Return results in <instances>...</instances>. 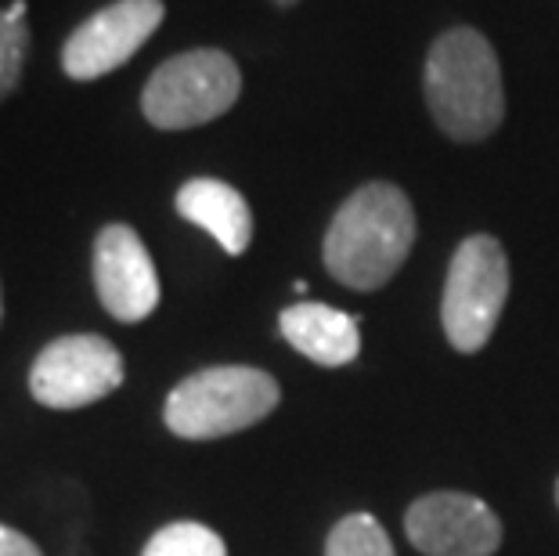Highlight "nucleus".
I'll use <instances>...</instances> for the list:
<instances>
[{
    "label": "nucleus",
    "mask_w": 559,
    "mask_h": 556,
    "mask_svg": "<svg viewBox=\"0 0 559 556\" xmlns=\"http://www.w3.org/2000/svg\"><path fill=\"white\" fill-rule=\"evenodd\" d=\"M415 246V210L397 185L372 181L336 210L325 232V268L347 289L386 286Z\"/></svg>",
    "instance_id": "1"
},
{
    "label": "nucleus",
    "mask_w": 559,
    "mask_h": 556,
    "mask_svg": "<svg viewBox=\"0 0 559 556\" xmlns=\"http://www.w3.org/2000/svg\"><path fill=\"white\" fill-rule=\"evenodd\" d=\"M426 105L433 123L455 141H484L502 127V66L480 29L440 33L426 55Z\"/></svg>",
    "instance_id": "2"
},
{
    "label": "nucleus",
    "mask_w": 559,
    "mask_h": 556,
    "mask_svg": "<svg viewBox=\"0 0 559 556\" xmlns=\"http://www.w3.org/2000/svg\"><path fill=\"white\" fill-rule=\"evenodd\" d=\"M275 376L253 365H213L181 380L163 405L170 434L185 441H213L257 427L278 409Z\"/></svg>",
    "instance_id": "3"
},
{
    "label": "nucleus",
    "mask_w": 559,
    "mask_h": 556,
    "mask_svg": "<svg viewBox=\"0 0 559 556\" xmlns=\"http://www.w3.org/2000/svg\"><path fill=\"white\" fill-rule=\"evenodd\" d=\"M242 73L235 58L213 47L174 55L152 73L141 94V113L159 130H188L217 120L239 102Z\"/></svg>",
    "instance_id": "4"
},
{
    "label": "nucleus",
    "mask_w": 559,
    "mask_h": 556,
    "mask_svg": "<svg viewBox=\"0 0 559 556\" xmlns=\"http://www.w3.org/2000/svg\"><path fill=\"white\" fill-rule=\"evenodd\" d=\"M509 300V257L495 235H469L451 257L440 322L459 354H477L491 340Z\"/></svg>",
    "instance_id": "5"
},
{
    "label": "nucleus",
    "mask_w": 559,
    "mask_h": 556,
    "mask_svg": "<svg viewBox=\"0 0 559 556\" xmlns=\"http://www.w3.org/2000/svg\"><path fill=\"white\" fill-rule=\"evenodd\" d=\"M127 376L116 343L94 333L58 336L37 354L29 369V394L47 409L73 412L120 390Z\"/></svg>",
    "instance_id": "6"
},
{
    "label": "nucleus",
    "mask_w": 559,
    "mask_h": 556,
    "mask_svg": "<svg viewBox=\"0 0 559 556\" xmlns=\"http://www.w3.org/2000/svg\"><path fill=\"white\" fill-rule=\"evenodd\" d=\"M404 535L423 556H491L502 546V520L477 495L430 492L408 506Z\"/></svg>",
    "instance_id": "7"
},
{
    "label": "nucleus",
    "mask_w": 559,
    "mask_h": 556,
    "mask_svg": "<svg viewBox=\"0 0 559 556\" xmlns=\"http://www.w3.org/2000/svg\"><path fill=\"white\" fill-rule=\"evenodd\" d=\"M163 22V0H116V4L102 8L66 40L62 47V69L66 76L98 80L112 69L130 62L141 44L159 29Z\"/></svg>",
    "instance_id": "8"
},
{
    "label": "nucleus",
    "mask_w": 559,
    "mask_h": 556,
    "mask_svg": "<svg viewBox=\"0 0 559 556\" xmlns=\"http://www.w3.org/2000/svg\"><path fill=\"white\" fill-rule=\"evenodd\" d=\"M94 286L116 322H145L159 307L156 264L130 224H105L94 239Z\"/></svg>",
    "instance_id": "9"
},
{
    "label": "nucleus",
    "mask_w": 559,
    "mask_h": 556,
    "mask_svg": "<svg viewBox=\"0 0 559 556\" xmlns=\"http://www.w3.org/2000/svg\"><path fill=\"white\" fill-rule=\"evenodd\" d=\"M278 329L304 358L329 365V369L350 365L361 354V322L340 307L293 304L278 315Z\"/></svg>",
    "instance_id": "10"
},
{
    "label": "nucleus",
    "mask_w": 559,
    "mask_h": 556,
    "mask_svg": "<svg viewBox=\"0 0 559 556\" xmlns=\"http://www.w3.org/2000/svg\"><path fill=\"white\" fill-rule=\"evenodd\" d=\"M177 214L185 221L199 224L202 232H210L221 242L224 253L242 257L253 239V214L239 188L217 177H195L177 192Z\"/></svg>",
    "instance_id": "11"
},
{
    "label": "nucleus",
    "mask_w": 559,
    "mask_h": 556,
    "mask_svg": "<svg viewBox=\"0 0 559 556\" xmlns=\"http://www.w3.org/2000/svg\"><path fill=\"white\" fill-rule=\"evenodd\" d=\"M141 556H228V546L213 528L195 520H174L148 539Z\"/></svg>",
    "instance_id": "12"
},
{
    "label": "nucleus",
    "mask_w": 559,
    "mask_h": 556,
    "mask_svg": "<svg viewBox=\"0 0 559 556\" xmlns=\"http://www.w3.org/2000/svg\"><path fill=\"white\" fill-rule=\"evenodd\" d=\"M325 556H394V542L372 513H350L332 528Z\"/></svg>",
    "instance_id": "13"
},
{
    "label": "nucleus",
    "mask_w": 559,
    "mask_h": 556,
    "mask_svg": "<svg viewBox=\"0 0 559 556\" xmlns=\"http://www.w3.org/2000/svg\"><path fill=\"white\" fill-rule=\"evenodd\" d=\"M26 51H29L26 0H11V4L0 11V98H8V94L19 87Z\"/></svg>",
    "instance_id": "14"
},
{
    "label": "nucleus",
    "mask_w": 559,
    "mask_h": 556,
    "mask_svg": "<svg viewBox=\"0 0 559 556\" xmlns=\"http://www.w3.org/2000/svg\"><path fill=\"white\" fill-rule=\"evenodd\" d=\"M0 556H44V553L37 549V542L26 539L22 531L0 524Z\"/></svg>",
    "instance_id": "15"
},
{
    "label": "nucleus",
    "mask_w": 559,
    "mask_h": 556,
    "mask_svg": "<svg viewBox=\"0 0 559 556\" xmlns=\"http://www.w3.org/2000/svg\"><path fill=\"white\" fill-rule=\"evenodd\" d=\"M0 315H4V297H0Z\"/></svg>",
    "instance_id": "16"
},
{
    "label": "nucleus",
    "mask_w": 559,
    "mask_h": 556,
    "mask_svg": "<svg viewBox=\"0 0 559 556\" xmlns=\"http://www.w3.org/2000/svg\"><path fill=\"white\" fill-rule=\"evenodd\" d=\"M556 502H559V481H556Z\"/></svg>",
    "instance_id": "17"
},
{
    "label": "nucleus",
    "mask_w": 559,
    "mask_h": 556,
    "mask_svg": "<svg viewBox=\"0 0 559 556\" xmlns=\"http://www.w3.org/2000/svg\"><path fill=\"white\" fill-rule=\"evenodd\" d=\"M278 4H293V0H278Z\"/></svg>",
    "instance_id": "18"
}]
</instances>
